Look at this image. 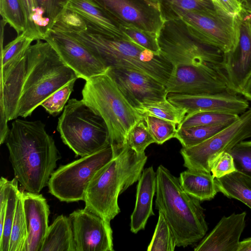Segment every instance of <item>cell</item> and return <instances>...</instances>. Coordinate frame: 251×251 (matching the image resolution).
Masks as SVG:
<instances>
[{
	"label": "cell",
	"instance_id": "obj_18",
	"mask_svg": "<svg viewBox=\"0 0 251 251\" xmlns=\"http://www.w3.org/2000/svg\"><path fill=\"white\" fill-rule=\"evenodd\" d=\"M167 99L186 115L211 111L240 115L249 107L248 100L228 91L196 95L169 94Z\"/></svg>",
	"mask_w": 251,
	"mask_h": 251
},
{
	"label": "cell",
	"instance_id": "obj_7",
	"mask_svg": "<svg viewBox=\"0 0 251 251\" xmlns=\"http://www.w3.org/2000/svg\"><path fill=\"white\" fill-rule=\"evenodd\" d=\"M57 129L63 143L76 156L89 155L110 146L103 119L82 100H68L58 118Z\"/></svg>",
	"mask_w": 251,
	"mask_h": 251
},
{
	"label": "cell",
	"instance_id": "obj_45",
	"mask_svg": "<svg viewBox=\"0 0 251 251\" xmlns=\"http://www.w3.org/2000/svg\"><path fill=\"white\" fill-rule=\"evenodd\" d=\"M240 94L251 101V73L243 84Z\"/></svg>",
	"mask_w": 251,
	"mask_h": 251
},
{
	"label": "cell",
	"instance_id": "obj_29",
	"mask_svg": "<svg viewBox=\"0 0 251 251\" xmlns=\"http://www.w3.org/2000/svg\"><path fill=\"white\" fill-rule=\"evenodd\" d=\"M20 192L17 179L14 177L12 180H7V202L3 229L0 237V251H9L11 228Z\"/></svg>",
	"mask_w": 251,
	"mask_h": 251
},
{
	"label": "cell",
	"instance_id": "obj_34",
	"mask_svg": "<svg viewBox=\"0 0 251 251\" xmlns=\"http://www.w3.org/2000/svg\"><path fill=\"white\" fill-rule=\"evenodd\" d=\"M35 40H37L36 37L25 30L4 47H1L0 66L25 56L31 43Z\"/></svg>",
	"mask_w": 251,
	"mask_h": 251
},
{
	"label": "cell",
	"instance_id": "obj_50",
	"mask_svg": "<svg viewBox=\"0 0 251 251\" xmlns=\"http://www.w3.org/2000/svg\"><path fill=\"white\" fill-rule=\"evenodd\" d=\"M216 5H217L216 0H211ZM218 6V5H217Z\"/></svg>",
	"mask_w": 251,
	"mask_h": 251
},
{
	"label": "cell",
	"instance_id": "obj_46",
	"mask_svg": "<svg viewBox=\"0 0 251 251\" xmlns=\"http://www.w3.org/2000/svg\"><path fill=\"white\" fill-rule=\"evenodd\" d=\"M237 251H251V237L240 242Z\"/></svg>",
	"mask_w": 251,
	"mask_h": 251
},
{
	"label": "cell",
	"instance_id": "obj_6",
	"mask_svg": "<svg viewBox=\"0 0 251 251\" xmlns=\"http://www.w3.org/2000/svg\"><path fill=\"white\" fill-rule=\"evenodd\" d=\"M85 81L82 90V100L105 122L115 157L126 146L131 128L144 116L129 103L114 80L106 74Z\"/></svg>",
	"mask_w": 251,
	"mask_h": 251
},
{
	"label": "cell",
	"instance_id": "obj_42",
	"mask_svg": "<svg viewBox=\"0 0 251 251\" xmlns=\"http://www.w3.org/2000/svg\"><path fill=\"white\" fill-rule=\"evenodd\" d=\"M65 1V0H37L39 6L50 20L52 27L63 11V3Z\"/></svg>",
	"mask_w": 251,
	"mask_h": 251
},
{
	"label": "cell",
	"instance_id": "obj_24",
	"mask_svg": "<svg viewBox=\"0 0 251 251\" xmlns=\"http://www.w3.org/2000/svg\"><path fill=\"white\" fill-rule=\"evenodd\" d=\"M179 180L183 190L200 201L211 200L218 192L210 172L188 169L180 174Z\"/></svg>",
	"mask_w": 251,
	"mask_h": 251
},
{
	"label": "cell",
	"instance_id": "obj_8",
	"mask_svg": "<svg viewBox=\"0 0 251 251\" xmlns=\"http://www.w3.org/2000/svg\"><path fill=\"white\" fill-rule=\"evenodd\" d=\"M157 39L161 53L173 66L218 65L222 60L221 50L198 41L179 18L165 21Z\"/></svg>",
	"mask_w": 251,
	"mask_h": 251
},
{
	"label": "cell",
	"instance_id": "obj_5",
	"mask_svg": "<svg viewBox=\"0 0 251 251\" xmlns=\"http://www.w3.org/2000/svg\"><path fill=\"white\" fill-rule=\"evenodd\" d=\"M156 173L155 208L170 225L176 246L186 247L200 241L208 230L200 201L188 195L179 178L163 165L158 166Z\"/></svg>",
	"mask_w": 251,
	"mask_h": 251
},
{
	"label": "cell",
	"instance_id": "obj_33",
	"mask_svg": "<svg viewBox=\"0 0 251 251\" xmlns=\"http://www.w3.org/2000/svg\"><path fill=\"white\" fill-rule=\"evenodd\" d=\"M158 221L148 251H174L176 246L173 231L163 214L158 212Z\"/></svg>",
	"mask_w": 251,
	"mask_h": 251
},
{
	"label": "cell",
	"instance_id": "obj_3",
	"mask_svg": "<svg viewBox=\"0 0 251 251\" xmlns=\"http://www.w3.org/2000/svg\"><path fill=\"white\" fill-rule=\"evenodd\" d=\"M58 29L72 35L97 55L108 68L136 70L165 85L170 76L173 65L161 53L155 54L127 40L92 32L87 30L79 19L64 24Z\"/></svg>",
	"mask_w": 251,
	"mask_h": 251
},
{
	"label": "cell",
	"instance_id": "obj_23",
	"mask_svg": "<svg viewBox=\"0 0 251 251\" xmlns=\"http://www.w3.org/2000/svg\"><path fill=\"white\" fill-rule=\"evenodd\" d=\"M41 251H75L72 221L63 215L57 216L49 226Z\"/></svg>",
	"mask_w": 251,
	"mask_h": 251
},
{
	"label": "cell",
	"instance_id": "obj_16",
	"mask_svg": "<svg viewBox=\"0 0 251 251\" xmlns=\"http://www.w3.org/2000/svg\"><path fill=\"white\" fill-rule=\"evenodd\" d=\"M72 221L75 251H113L110 223L87 209L75 210Z\"/></svg>",
	"mask_w": 251,
	"mask_h": 251
},
{
	"label": "cell",
	"instance_id": "obj_19",
	"mask_svg": "<svg viewBox=\"0 0 251 251\" xmlns=\"http://www.w3.org/2000/svg\"><path fill=\"white\" fill-rule=\"evenodd\" d=\"M63 8L78 16L87 30L92 32L129 40L122 32L120 24L93 0H65Z\"/></svg>",
	"mask_w": 251,
	"mask_h": 251
},
{
	"label": "cell",
	"instance_id": "obj_36",
	"mask_svg": "<svg viewBox=\"0 0 251 251\" xmlns=\"http://www.w3.org/2000/svg\"><path fill=\"white\" fill-rule=\"evenodd\" d=\"M144 118L155 143L162 145L176 138L177 132L176 123L151 116H144Z\"/></svg>",
	"mask_w": 251,
	"mask_h": 251
},
{
	"label": "cell",
	"instance_id": "obj_41",
	"mask_svg": "<svg viewBox=\"0 0 251 251\" xmlns=\"http://www.w3.org/2000/svg\"><path fill=\"white\" fill-rule=\"evenodd\" d=\"M210 172L215 178L222 177L237 171L232 155L226 151L216 156L210 164Z\"/></svg>",
	"mask_w": 251,
	"mask_h": 251
},
{
	"label": "cell",
	"instance_id": "obj_20",
	"mask_svg": "<svg viewBox=\"0 0 251 251\" xmlns=\"http://www.w3.org/2000/svg\"><path fill=\"white\" fill-rule=\"evenodd\" d=\"M27 229L24 251H41L49 228L50 207L42 194L22 190Z\"/></svg>",
	"mask_w": 251,
	"mask_h": 251
},
{
	"label": "cell",
	"instance_id": "obj_22",
	"mask_svg": "<svg viewBox=\"0 0 251 251\" xmlns=\"http://www.w3.org/2000/svg\"><path fill=\"white\" fill-rule=\"evenodd\" d=\"M134 210L130 217V230L134 233L144 229L150 217L154 215L153 198L156 194V173L152 166L145 168L138 180Z\"/></svg>",
	"mask_w": 251,
	"mask_h": 251
},
{
	"label": "cell",
	"instance_id": "obj_47",
	"mask_svg": "<svg viewBox=\"0 0 251 251\" xmlns=\"http://www.w3.org/2000/svg\"><path fill=\"white\" fill-rule=\"evenodd\" d=\"M243 8L245 13L251 15V2L243 5Z\"/></svg>",
	"mask_w": 251,
	"mask_h": 251
},
{
	"label": "cell",
	"instance_id": "obj_31",
	"mask_svg": "<svg viewBox=\"0 0 251 251\" xmlns=\"http://www.w3.org/2000/svg\"><path fill=\"white\" fill-rule=\"evenodd\" d=\"M227 126L217 125L177 128L176 138L180 142L182 147H190L205 141Z\"/></svg>",
	"mask_w": 251,
	"mask_h": 251
},
{
	"label": "cell",
	"instance_id": "obj_26",
	"mask_svg": "<svg viewBox=\"0 0 251 251\" xmlns=\"http://www.w3.org/2000/svg\"><path fill=\"white\" fill-rule=\"evenodd\" d=\"M135 109L142 116H151L168 120L178 125L186 115L185 111L171 102L167 98L154 100H145Z\"/></svg>",
	"mask_w": 251,
	"mask_h": 251
},
{
	"label": "cell",
	"instance_id": "obj_15",
	"mask_svg": "<svg viewBox=\"0 0 251 251\" xmlns=\"http://www.w3.org/2000/svg\"><path fill=\"white\" fill-rule=\"evenodd\" d=\"M121 25L158 34L165 21L157 0H93Z\"/></svg>",
	"mask_w": 251,
	"mask_h": 251
},
{
	"label": "cell",
	"instance_id": "obj_30",
	"mask_svg": "<svg viewBox=\"0 0 251 251\" xmlns=\"http://www.w3.org/2000/svg\"><path fill=\"white\" fill-rule=\"evenodd\" d=\"M239 115L216 112H200L186 115L177 128L217 125H228L235 122Z\"/></svg>",
	"mask_w": 251,
	"mask_h": 251
},
{
	"label": "cell",
	"instance_id": "obj_28",
	"mask_svg": "<svg viewBox=\"0 0 251 251\" xmlns=\"http://www.w3.org/2000/svg\"><path fill=\"white\" fill-rule=\"evenodd\" d=\"M165 21L180 11L216 13L222 9L211 0H157Z\"/></svg>",
	"mask_w": 251,
	"mask_h": 251
},
{
	"label": "cell",
	"instance_id": "obj_39",
	"mask_svg": "<svg viewBox=\"0 0 251 251\" xmlns=\"http://www.w3.org/2000/svg\"><path fill=\"white\" fill-rule=\"evenodd\" d=\"M73 80L59 88L49 96L41 105L50 114L56 116L60 113L64 108L68 101L75 82Z\"/></svg>",
	"mask_w": 251,
	"mask_h": 251
},
{
	"label": "cell",
	"instance_id": "obj_27",
	"mask_svg": "<svg viewBox=\"0 0 251 251\" xmlns=\"http://www.w3.org/2000/svg\"><path fill=\"white\" fill-rule=\"evenodd\" d=\"M23 8L26 22V30L37 40L44 39L51 28L50 20L39 6L37 0H19Z\"/></svg>",
	"mask_w": 251,
	"mask_h": 251
},
{
	"label": "cell",
	"instance_id": "obj_48",
	"mask_svg": "<svg viewBox=\"0 0 251 251\" xmlns=\"http://www.w3.org/2000/svg\"><path fill=\"white\" fill-rule=\"evenodd\" d=\"M242 6L251 2V0H239Z\"/></svg>",
	"mask_w": 251,
	"mask_h": 251
},
{
	"label": "cell",
	"instance_id": "obj_49",
	"mask_svg": "<svg viewBox=\"0 0 251 251\" xmlns=\"http://www.w3.org/2000/svg\"><path fill=\"white\" fill-rule=\"evenodd\" d=\"M246 14L247 15V16H248V17L249 18L250 25V28H251V15H250V14H247V13H246Z\"/></svg>",
	"mask_w": 251,
	"mask_h": 251
},
{
	"label": "cell",
	"instance_id": "obj_44",
	"mask_svg": "<svg viewBox=\"0 0 251 251\" xmlns=\"http://www.w3.org/2000/svg\"><path fill=\"white\" fill-rule=\"evenodd\" d=\"M6 115L3 109L0 108V143L5 142L10 129L8 128Z\"/></svg>",
	"mask_w": 251,
	"mask_h": 251
},
{
	"label": "cell",
	"instance_id": "obj_37",
	"mask_svg": "<svg viewBox=\"0 0 251 251\" xmlns=\"http://www.w3.org/2000/svg\"><path fill=\"white\" fill-rule=\"evenodd\" d=\"M120 26L122 32L129 41L152 51L155 54H161L156 34L132 25H121Z\"/></svg>",
	"mask_w": 251,
	"mask_h": 251
},
{
	"label": "cell",
	"instance_id": "obj_13",
	"mask_svg": "<svg viewBox=\"0 0 251 251\" xmlns=\"http://www.w3.org/2000/svg\"><path fill=\"white\" fill-rule=\"evenodd\" d=\"M239 37L234 49L223 53L222 61L214 65L225 81L228 91L240 94L242 87L251 73V30L249 20L244 11L238 16Z\"/></svg>",
	"mask_w": 251,
	"mask_h": 251
},
{
	"label": "cell",
	"instance_id": "obj_1",
	"mask_svg": "<svg viewBox=\"0 0 251 251\" xmlns=\"http://www.w3.org/2000/svg\"><path fill=\"white\" fill-rule=\"evenodd\" d=\"M42 40H36L23 57L0 67V107L8 121L30 116L51 94L78 78Z\"/></svg>",
	"mask_w": 251,
	"mask_h": 251
},
{
	"label": "cell",
	"instance_id": "obj_12",
	"mask_svg": "<svg viewBox=\"0 0 251 251\" xmlns=\"http://www.w3.org/2000/svg\"><path fill=\"white\" fill-rule=\"evenodd\" d=\"M43 40L52 46L78 78L86 80L105 74L108 69L92 51L66 31L52 27Z\"/></svg>",
	"mask_w": 251,
	"mask_h": 251
},
{
	"label": "cell",
	"instance_id": "obj_14",
	"mask_svg": "<svg viewBox=\"0 0 251 251\" xmlns=\"http://www.w3.org/2000/svg\"><path fill=\"white\" fill-rule=\"evenodd\" d=\"M214 65L173 66L171 74L165 84L168 94L196 95L228 91Z\"/></svg>",
	"mask_w": 251,
	"mask_h": 251
},
{
	"label": "cell",
	"instance_id": "obj_43",
	"mask_svg": "<svg viewBox=\"0 0 251 251\" xmlns=\"http://www.w3.org/2000/svg\"><path fill=\"white\" fill-rule=\"evenodd\" d=\"M217 5L230 16L237 17L243 11L239 0H216Z\"/></svg>",
	"mask_w": 251,
	"mask_h": 251
},
{
	"label": "cell",
	"instance_id": "obj_17",
	"mask_svg": "<svg viewBox=\"0 0 251 251\" xmlns=\"http://www.w3.org/2000/svg\"><path fill=\"white\" fill-rule=\"evenodd\" d=\"M105 74L114 80L134 108L145 100L167 98L168 93L165 85L138 70L108 68Z\"/></svg>",
	"mask_w": 251,
	"mask_h": 251
},
{
	"label": "cell",
	"instance_id": "obj_9",
	"mask_svg": "<svg viewBox=\"0 0 251 251\" xmlns=\"http://www.w3.org/2000/svg\"><path fill=\"white\" fill-rule=\"evenodd\" d=\"M114 158L113 150L109 146L60 166L49 180V192L61 201H84L86 188L93 176Z\"/></svg>",
	"mask_w": 251,
	"mask_h": 251
},
{
	"label": "cell",
	"instance_id": "obj_40",
	"mask_svg": "<svg viewBox=\"0 0 251 251\" xmlns=\"http://www.w3.org/2000/svg\"><path fill=\"white\" fill-rule=\"evenodd\" d=\"M228 152L233 158L237 170L251 176V140L241 141Z\"/></svg>",
	"mask_w": 251,
	"mask_h": 251
},
{
	"label": "cell",
	"instance_id": "obj_25",
	"mask_svg": "<svg viewBox=\"0 0 251 251\" xmlns=\"http://www.w3.org/2000/svg\"><path fill=\"white\" fill-rule=\"evenodd\" d=\"M218 192L237 200L251 209V176L238 171L215 178Z\"/></svg>",
	"mask_w": 251,
	"mask_h": 251
},
{
	"label": "cell",
	"instance_id": "obj_38",
	"mask_svg": "<svg viewBox=\"0 0 251 251\" xmlns=\"http://www.w3.org/2000/svg\"><path fill=\"white\" fill-rule=\"evenodd\" d=\"M154 143L155 141L147 127L144 118L133 126L127 135V145L137 153H144L145 149Z\"/></svg>",
	"mask_w": 251,
	"mask_h": 251
},
{
	"label": "cell",
	"instance_id": "obj_35",
	"mask_svg": "<svg viewBox=\"0 0 251 251\" xmlns=\"http://www.w3.org/2000/svg\"><path fill=\"white\" fill-rule=\"evenodd\" d=\"M2 19L13 28L17 35L26 30L24 13L19 0H0Z\"/></svg>",
	"mask_w": 251,
	"mask_h": 251
},
{
	"label": "cell",
	"instance_id": "obj_4",
	"mask_svg": "<svg viewBox=\"0 0 251 251\" xmlns=\"http://www.w3.org/2000/svg\"><path fill=\"white\" fill-rule=\"evenodd\" d=\"M148 157L126 145L122 152L99 170L86 188L85 208L110 223L121 211L118 197L138 181Z\"/></svg>",
	"mask_w": 251,
	"mask_h": 251
},
{
	"label": "cell",
	"instance_id": "obj_32",
	"mask_svg": "<svg viewBox=\"0 0 251 251\" xmlns=\"http://www.w3.org/2000/svg\"><path fill=\"white\" fill-rule=\"evenodd\" d=\"M27 237L22 190L18 198L10 238L8 251H24Z\"/></svg>",
	"mask_w": 251,
	"mask_h": 251
},
{
	"label": "cell",
	"instance_id": "obj_10",
	"mask_svg": "<svg viewBox=\"0 0 251 251\" xmlns=\"http://www.w3.org/2000/svg\"><path fill=\"white\" fill-rule=\"evenodd\" d=\"M178 18L198 41L223 53L233 50L238 43V16H230L223 10L216 13L180 11L168 20Z\"/></svg>",
	"mask_w": 251,
	"mask_h": 251
},
{
	"label": "cell",
	"instance_id": "obj_11",
	"mask_svg": "<svg viewBox=\"0 0 251 251\" xmlns=\"http://www.w3.org/2000/svg\"><path fill=\"white\" fill-rule=\"evenodd\" d=\"M251 137V107L213 136L196 145L182 147L180 152L188 169L210 172V164L221 152H228L236 144ZM211 173V172H210Z\"/></svg>",
	"mask_w": 251,
	"mask_h": 251
},
{
	"label": "cell",
	"instance_id": "obj_21",
	"mask_svg": "<svg viewBox=\"0 0 251 251\" xmlns=\"http://www.w3.org/2000/svg\"><path fill=\"white\" fill-rule=\"evenodd\" d=\"M247 213L224 216L194 249L195 251H237Z\"/></svg>",
	"mask_w": 251,
	"mask_h": 251
},
{
	"label": "cell",
	"instance_id": "obj_2",
	"mask_svg": "<svg viewBox=\"0 0 251 251\" xmlns=\"http://www.w3.org/2000/svg\"><path fill=\"white\" fill-rule=\"evenodd\" d=\"M5 143L15 177L25 191L39 194L60 158L44 124L16 119Z\"/></svg>",
	"mask_w": 251,
	"mask_h": 251
}]
</instances>
